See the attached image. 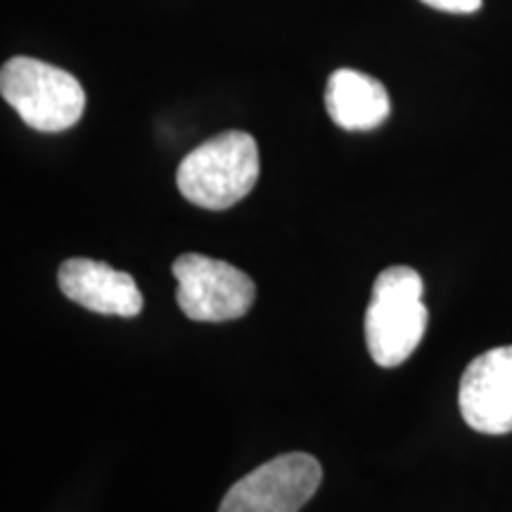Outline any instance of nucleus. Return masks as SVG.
I'll use <instances>...</instances> for the list:
<instances>
[{
	"mask_svg": "<svg viewBox=\"0 0 512 512\" xmlns=\"http://www.w3.org/2000/svg\"><path fill=\"white\" fill-rule=\"evenodd\" d=\"M434 10L453 12V15H472L482 8V0H420Z\"/></svg>",
	"mask_w": 512,
	"mask_h": 512,
	"instance_id": "1a4fd4ad",
	"label": "nucleus"
},
{
	"mask_svg": "<svg viewBox=\"0 0 512 512\" xmlns=\"http://www.w3.org/2000/svg\"><path fill=\"white\" fill-rule=\"evenodd\" d=\"M259 147L245 131L209 138L178 166L176 183L185 200L209 211L230 209L259 181Z\"/></svg>",
	"mask_w": 512,
	"mask_h": 512,
	"instance_id": "f03ea898",
	"label": "nucleus"
},
{
	"mask_svg": "<svg viewBox=\"0 0 512 512\" xmlns=\"http://www.w3.org/2000/svg\"><path fill=\"white\" fill-rule=\"evenodd\" d=\"M323 482V467L309 453H285L238 479L219 512H299Z\"/></svg>",
	"mask_w": 512,
	"mask_h": 512,
	"instance_id": "39448f33",
	"label": "nucleus"
},
{
	"mask_svg": "<svg viewBox=\"0 0 512 512\" xmlns=\"http://www.w3.org/2000/svg\"><path fill=\"white\" fill-rule=\"evenodd\" d=\"M57 283L67 299L102 316L133 318L143 311V292L133 275L105 261L69 259L60 266Z\"/></svg>",
	"mask_w": 512,
	"mask_h": 512,
	"instance_id": "0eeeda50",
	"label": "nucleus"
},
{
	"mask_svg": "<svg viewBox=\"0 0 512 512\" xmlns=\"http://www.w3.org/2000/svg\"><path fill=\"white\" fill-rule=\"evenodd\" d=\"M460 415L482 434L512 432V347L477 356L460 377Z\"/></svg>",
	"mask_w": 512,
	"mask_h": 512,
	"instance_id": "423d86ee",
	"label": "nucleus"
},
{
	"mask_svg": "<svg viewBox=\"0 0 512 512\" xmlns=\"http://www.w3.org/2000/svg\"><path fill=\"white\" fill-rule=\"evenodd\" d=\"M422 278L411 266H389L377 275L366 311V344L380 368H396L413 356L430 323L422 302Z\"/></svg>",
	"mask_w": 512,
	"mask_h": 512,
	"instance_id": "f257e3e1",
	"label": "nucleus"
},
{
	"mask_svg": "<svg viewBox=\"0 0 512 512\" xmlns=\"http://www.w3.org/2000/svg\"><path fill=\"white\" fill-rule=\"evenodd\" d=\"M0 93L22 121L41 133H60L79 124L86 91L72 74L34 57H12L0 72Z\"/></svg>",
	"mask_w": 512,
	"mask_h": 512,
	"instance_id": "7ed1b4c3",
	"label": "nucleus"
},
{
	"mask_svg": "<svg viewBox=\"0 0 512 512\" xmlns=\"http://www.w3.org/2000/svg\"><path fill=\"white\" fill-rule=\"evenodd\" d=\"M178 280L176 302L197 323L238 320L252 309L256 285L245 271L204 254H181L171 268Z\"/></svg>",
	"mask_w": 512,
	"mask_h": 512,
	"instance_id": "20e7f679",
	"label": "nucleus"
},
{
	"mask_svg": "<svg viewBox=\"0 0 512 512\" xmlns=\"http://www.w3.org/2000/svg\"><path fill=\"white\" fill-rule=\"evenodd\" d=\"M330 119L344 131H373L389 119L392 100L387 88L356 69H337L325 88Z\"/></svg>",
	"mask_w": 512,
	"mask_h": 512,
	"instance_id": "6e6552de",
	"label": "nucleus"
}]
</instances>
